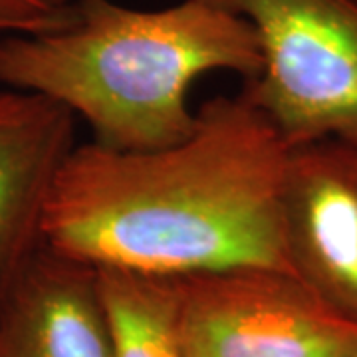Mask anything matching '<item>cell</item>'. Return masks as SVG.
<instances>
[{
	"instance_id": "6da1fadb",
	"label": "cell",
	"mask_w": 357,
	"mask_h": 357,
	"mask_svg": "<svg viewBox=\"0 0 357 357\" xmlns=\"http://www.w3.org/2000/svg\"><path fill=\"white\" fill-rule=\"evenodd\" d=\"M288 157L280 133L243 96L203 103L191 135L167 147L82 143L58 171L44 246L93 270L165 278L250 266L292 272L284 241Z\"/></svg>"
},
{
	"instance_id": "7a4b0ae2",
	"label": "cell",
	"mask_w": 357,
	"mask_h": 357,
	"mask_svg": "<svg viewBox=\"0 0 357 357\" xmlns=\"http://www.w3.org/2000/svg\"><path fill=\"white\" fill-rule=\"evenodd\" d=\"M262 70L255 28L211 0L131 8L77 0L70 24L0 40V84L48 98L82 117L93 143L149 151L197 126V79L230 72L252 82Z\"/></svg>"
},
{
	"instance_id": "3957f363",
	"label": "cell",
	"mask_w": 357,
	"mask_h": 357,
	"mask_svg": "<svg viewBox=\"0 0 357 357\" xmlns=\"http://www.w3.org/2000/svg\"><path fill=\"white\" fill-rule=\"evenodd\" d=\"M255 28L260 74L243 96L286 145L357 147V0H211Z\"/></svg>"
},
{
	"instance_id": "277c9868",
	"label": "cell",
	"mask_w": 357,
	"mask_h": 357,
	"mask_svg": "<svg viewBox=\"0 0 357 357\" xmlns=\"http://www.w3.org/2000/svg\"><path fill=\"white\" fill-rule=\"evenodd\" d=\"M185 357H357V326L278 268L175 278Z\"/></svg>"
},
{
	"instance_id": "5b68a950",
	"label": "cell",
	"mask_w": 357,
	"mask_h": 357,
	"mask_svg": "<svg viewBox=\"0 0 357 357\" xmlns=\"http://www.w3.org/2000/svg\"><path fill=\"white\" fill-rule=\"evenodd\" d=\"M288 266L357 326V147L318 141L290 149L284 181Z\"/></svg>"
},
{
	"instance_id": "8992f818",
	"label": "cell",
	"mask_w": 357,
	"mask_h": 357,
	"mask_svg": "<svg viewBox=\"0 0 357 357\" xmlns=\"http://www.w3.org/2000/svg\"><path fill=\"white\" fill-rule=\"evenodd\" d=\"M76 117L48 98L0 89V307L44 252V218Z\"/></svg>"
},
{
	"instance_id": "52a82bcc",
	"label": "cell",
	"mask_w": 357,
	"mask_h": 357,
	"mask_svg": "<svg viewBox=\"0 0 357 357\" xmlns=\"http://www.w3.org/2000/svg\"><path fill=\"white\" fill-rule=\"evenodd\" d=\"M0 357H112L96 270L44 248L0 307Z\"/></svg>"
},
{
	"instance_id": "ba28073f",
	"label": "cell",
	"mask_w": 357,
	"mask_h": 357,
	"mask_svg": "<svg viewBox=\"0 0 357 357\" xmlns=\"http://www.w3.org/2000/svg\"><path fill=\"white\" fill-rule=\"evenodd\" d=\"M112 357H185L177 282L129 270H96Z\"/></svg>"
},
{
	"instance_id": "9c48e42d",
	"label": "cell",
	"mask_w": 357,
	"mask_h": 357,
	"mask_svg": "<svg viewBox=\"0 0 357 357\" xmlns=\"http://www.w3.org/2000/svg\"><path fill=\"white\" fill-rule=\"evenodd\" d=\"M77 0H0V32L40 34L70 24Z\"/></svg>"
}]
</instances>
